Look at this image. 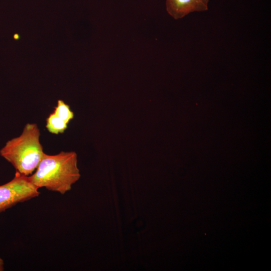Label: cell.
Wrapping results in <instances>:
<instances>
[{"instance_id": "obj_1", "label": "cell", "mask_w": 271, "mask_h": 271, "mask_svg": "<svg viewBox=\"0 0 271 271\" xmlns=\"http://www.w3.org/2000/svg\"><path fill=\"white\" fill-rule=\"evenodd\" d=\"M80 177L75 152L62 151L54 155L44 154L34 174L29 176L39 189L64 194Z\"/></svg>"}, {"instance_id": "obj_2", "label": "cell", "mask_w": 271, "mask_h": 271, "mask_svg": "<svg viewBox=\"0 0 271 271\" xmlns=\"http://www.w3.org/2000/svg\"><path fill=\"white\" fill-rule=\"evenodd\" d=\"M40 137L37 124L28 123L19 137L7 142L1 149L0 155L17 172L29 176L36 170L45 154Z\"/></svg>"}, {"instance_id": "obj_3", "label": "cell", "mask_w": 271, "mask_h": 271, "mask_svg": "<svg viewBox=\"0 0 271 271\" xmlns=\"http://www.w3.org/2000/svg\"><path fill=\"white\" fill-rule=\"evenodd\" d=\"M38 189L29 176L16 171L12 180L0 185V213L19 203L39 196Z\"/></svg>"}, {"instance_id": "obj_4", "label": "cell", "mask_w": 271, "mask_h": 271, "mask_svg": "<svg viewBox=\"0 0 271 271\" xmlns=\"http://www.w3.org/2000/svg\"><path fill=\"white\" fill-rule=\"evenodd\" d=\"M209 0H166V10L174 19L183 18L191 13L208 10Z\"/></svg>"}, {"instance_id": "obj_5", "label": "cell", "mask_w": 271, "mask_h": 271, "mask_svg": "<svg viewBox=\"0 0 271 271\" xmlns=\"http://www.w3.org/2000/svg\"><path fill=\"white\" fill-rule=\"evenodd\" d=\"M68 123L52 112L46 119V127L50 133L58 134L67 129Z\"/></svg>"}, {"instance_id": "obj_6", "label": "cell", "mask_w": 271, "mask_h": 271, "mask_svg": "<svg viewBox=\"0 0 271 271\" xmlns=\"http://www.w3.org/2000/svg\"><path fill=\"white\" fill-rule=\"evenodd\" d=\"M53 112L67 123H68L74 117V113L69 106L62 100H58L57 106L55 107Z\"/></svg>"}, {"instance_id": "obj_7", "label": "cell", "mask_w": 271, "mask_h": 271, "mask_svg": "<svg viewBox=\"0 0 271 271\" xmlns=\"http://www.w3.org/2000/svg\"><path fill=\"white\" fill-rule=\"evenodd\" d=\"M4 270V260L0 257V271Z\"/></svg>"}]
</instances>
